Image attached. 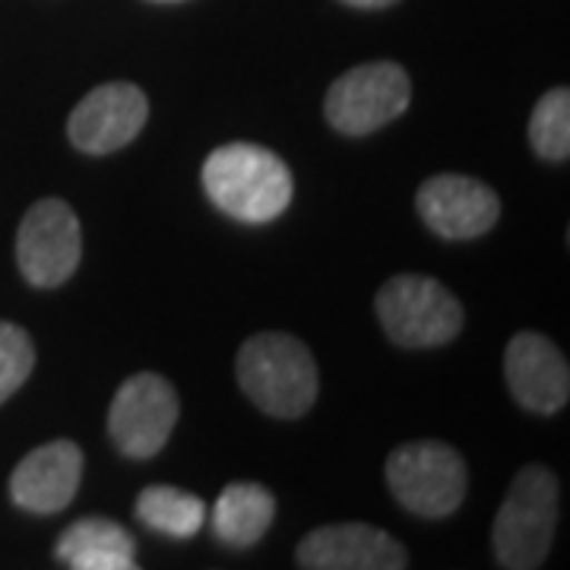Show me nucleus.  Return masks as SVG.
<instances>
[{
	"instance_id": "f257e3e1",
	"label": "nucleus",
	"mask_w": 570,
	"mask_h": 570,
	"mask_svg": "<svg viewBox=\"0 0 570 570\" xmlns=\"http://www.w3.org/2000/svg\"><path fill=\"white\" fill-rule=\"evenodd\" d=\"M200 178L213 206L245 225L276 223L295 197L288 165L257 142H228L213 149Z\"/></svg>"
},
{
	"instance_id": "f03ea898",
	"label": "nucleus",
	"mask_w": 570,
	"mask_h": 570,
	"mask_svg": "<svg viewBox=\"0 0 570 570\" xmlns=\"http://www.w3.org/2000/svg\"><path fill=\"white\" fill-rule=\"evenodd\" d=\"M238 384L254 406L273 419H302L317 403L321 371L311 348L283 330H266L238 348Z\"/></svg>"
},
{
	"instance_id": "7ed1b4c3",
	"label": "nucleus",
	"mask_w": 570,
	"mask_h": 570,
	"mask_svg": "<svg viewBox=\"0 0 570 570\" xmlns=\"http://www.w3.org/2000/svg\"><path fill=\"white\" fill-rule=\"evenodd\" d=\"M558 475L549 466H523L491 527L494 561L508 570H535L549 558L558 530Z\"/></svg>"
},
{
	"instance_id": "20e7f679",
	"label": "nucleus",
	"mask_w": 570,
	"mask_h": 570,
	"mask_svg": "<svg viewBox=\"0 0 570 570\" xmlns=\"http://www.w3.org/2000/svg\"><path fill=\"white\" fill-rule=\"evenodd\" d=\"M377 321L400 348H438L453 343L463 330V305L448 285L403 273L381 285L374 298Z\"/></svg>"
},
{
	"instance_id": "39448f33",
	"label": "nucleus",
	"mask_w": 570,
	"mask_h": 570,
	"mask_svg": "<svg viewBox=\"0 0 570 570\" xmlns=\"http://www.w3.org/2000/svg\"><path fill=\"white\" fill-rule=\"evenodd\" d=\"M387 489L400 508L425 520H444L466 498L463 453L444 441H412L387 456Z\"/></svg>"
},
{
	"instance_id": "423d86ee",
	"label": "nucleus",
	"mask_w": 570,
	"mask_h": 570,
	"mask_svg": "<svg viewBox=\"0 0 570 570\" xmlns=\"http://www.w3.org/2000/svg\"><path fill=\"white\" fill-rule=\"evenodd\" d=\"M412 102L409 73L396 61H371L346 70L326 89L324 115L333 130L367 137L396 121Z\"/></svg>"
},
{
	"instance_id": "0eeeda50",
	"label": "nucleus",
	"mask_w": 570,
	"mask_h": 570,
	"mask_svg": "<svg viewBox=\"0 0 570 570\" xmlns=\"http://www.w3.org/2000/svg\"><path fill=\"white\" fill-rule=\"evenodd\" d=\"M82 261V228L61 197H45L22 216L17 232V266L36 288H58Z\"/></svg>"
},
{
	"instance_id": "6e6552de",
	"label": "nucleus",
	"mask_w": 570,
	"mask_h": 570,
	"mask_svg": "<svg viewBox=\"0 0 570 570\" xmlns=\"http://www.w3.org/2000/svg\"><path fill=\"white\" fill-rule=\"evenodd\" d=\"M181 403L175 387L163 374L140 371L127 377L108 409V434L111 444L130 460H149L168 444L178 425Z\"/></svg>"
},
{
	"instance_id": "1a4fd4ad",
	"label": "nucleus",
	"mask_w": 570,
	"mask_h": 570,
	"mask_svg": "<svg viewBox=\"0 0 570 570\" xmlns=\"http://www.w3.org/2000/svg\"><path fill=\"white\" fill-rule=\"evenodd\" d=\"M149 99L134 82H102L67 118V137L86 156H111L140 137Z\"/></svg>"
},
{
	"instance_id": "9d476101",
	"label": "nucleus",
	"mask_w": 570,
	"mask_h": 570,
	"mask_svg": "<svg viewBox=\"0 0 570 570\" xmlns=\"http://www.w3.org/2000/svg\"><path fill=\"white\" fill-rule=\"evenodd\" d=\"M415 209L434 235L448 242H472L498 225L501 197L479 178L434 175L419 187Z\"/></svg>"
},
{
	"instance_id": "9b49d317",
	"label": "nucleus",
	"mask_w": 570,
	"mask_h": 570,
	"mask_svg": "<svg viewBox=\"0 0 570 570\" xmlns=\"http://www.w3.org/2000/svg\"><path fill=\"white\" fill-rule=\"evenodd\" d=\"M504 377L527 412L554 415L570 400V365L564 352L539 330H520L504 348Z\"/></svg>"
},
{
	"instance_id": "f8f14e48",
	"label": "nucleus",
	"mask_w": 570,
	"mask_h": 570,
	"mask_svg": "<svg viewBox=\"0 0 570 570\" xmlns=\"http://www.w3.org/2000/svg\"><path fill=\"white\" fill-rule=\"evenodd\" d=\"M295 564L305 570H403V542L367 523H330L307 532L295 549Z\"/></svg>"
},
{
	"instance_id": "ddd939ff",
	"label": "nucleus",
	"mask_w": 570,
	"mask_h": 570,
	"mask_svg": "<svg viewBox=\"0 0 570 570\" xmlns=\"http://www.w3.org/2000/svg\"><path fill=\"white\" fill-rule=\"evenodd\" d=\"M82 479V450L73 441H48L26 453L10 475V498L29 513H61L77 498Z\"/></svg>"
},
{
	"instance_id": "4468645a",
	"label": "nucleus",
	"mask_w": 570,
	"mask_h": 570,
	"mask_svg": "<svg viewBox=\"0 0 570 570\" xmlns=\"http://www.w3.org/2000/svg\"><path fill=\"white\" fill-rule=\"evenodd\" d=\"M61 564L73 570H134V539L121 523L82 517L58 539Z\"/></svg>"
},
{
	"instance_id": "2eb2a0df",
	"label": "nucleus",
	"mask_w": 570,
	"mask_h": 570,
	"mask_svg": "<svg viewBox=\"0 0 570 570\" xmlns=\"http://www.w3.org/2000/svg\"><path fill=\"white\" fill-rule=\"evenodd\" d=\"M276 520L273 491L257 482H232L213 508V530L232 549H250Z\"/></svg>"
},
{
	"instance_id": "dca6fc26",
	"label": "nucleus",
	"mask_w": 570,
	"mask_h": 570,
	"mask_svg": "<svg viewBox=\"0 0 570 570\" xmlns=\"http://www.w3.org/2000/svg\"><path fill=\"white\" fill-rule=\"evenodd\" d=\"M137 517L149 530L171 539H190L204 530L206 504L197 494L175 485H149L137 494Z\"/></svg>"
},
{
	"instance_id": "f3484780",
	"label": "nucleus",
	"mask_w": 570,
	"mask_h": 570,
	"mask_svg": "<svg viewBox=\"0 0 570 570\" xmlns=\"http://www.w3.org/2000/svg\"><path fill=\"white\" fill-rule=\"evenodd\" d=\"M532 153L546 163L570 159V89H549L530 115Z\"/></svg>"
},
{
	"instance_id": "a211bd4d",
	"label": "nucleus",
	"mask_w": 570,
	"mask_h": 570,
	"mask_svg": "<svg viewBox=\"0 0 570 570\" xmlns=\"http://www.w3.org/2000/svg\"><path fill=\"white\" fill-rule=\"evenodd\" d=\"M36 367V346L22 326L0 321V406L29 381Z\"/></svg>"
},
{
	"instance_id": "6ab92c4d",
	"label": "nucleus",
	"mask_w": 570,
	"mask_h": 570,
	"mask_svg": "<svg viewBox=\"0 0 570 570\" xmlns=\"http://www.w3.org/2000/svg\"><path fill=\"white\" fill-rule=\"evenodd\" d=\"M348 7H358V10H384V7H393L400 0H343Z\"/></svg>"
},
{
	"instance_id": "aec40b11",
	"label": "nucleus",
	"mask_w": 570,
	"mask_h": 570,
	"mask_svg": "<svg viewBox=\"0 0 570 570\" xmlns=\"http://www.w3.org/2000/svg\"><path fill=\"white\" fill-rule=\"evenodd\" d=\"M159 3H178V0H159Z\"/></svg>"
}]
</instances>
